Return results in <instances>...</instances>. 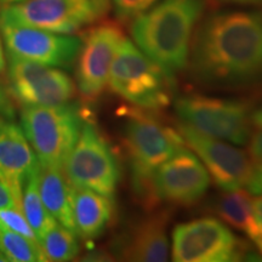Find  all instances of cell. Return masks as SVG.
<instances>
[{
    "label": "cell",
    "mask_w": 262,
    "mask_h": 262,
    "mask_svg": "<svg viewBox=\"0 0 262 262\" xmlns=\"http://www.w3.org/2000/svg\"><path fill=\"white\" fill-rule=\"evenodd\" d=\"M248 256L249 245L219 219H195L176 225L172 231V261L229 262Z\"/></svg>",
    "instance_id": "cell-9"
},
{
    "label": "cell",
    "mask_w": 262,
    "mask_h": 262,
    "mask_svg": "<svg viewBox=\"0 0 262 262\" xmlns=\"http://www.w3.org/2000/svg\"><path fill=\"white\" fill-rule=\"evenodd\" d=\"M124 38L119 25L106 22L91 28L81 39L75 77L85 101L96 100L106 89L111 66Z\"/></svg>",
    "instance_id": "cell-12"
},
{
    "label": "cell",
    "mask_w": 262,
    "mask_h": 262,
    "mask_svg": "<svg viewBox=\"0 0 262 262\" xmlns=\"http://www.w3.org/2000/svg\"><path fill=\"white\" fill-rule=\"evenodd\" d=\"M77 237L75 232L57 222L39 239V245L47 261H71L77 257L80 250Z\"/></svg>",
    "instance_id": "cell-21"
},
{
    "label": "cell",
    "mask_w": 262,
    "mask_h": 262,
    "mask_svg": "<svg viewBox=\"0 0 262 262\" xmlns=\"http://www.w3.org/2000/svg\"><path fill=\"white\" fill-rule=\"evenodd\" d=\"M5 103V94L4 91L2 90V88H0V110H2L3 106H4Z\"/></svg>",
    "instance_id": "cell-30"
},
{
    "label": "cell",
    "mask_w": 262,
    "mask_h": 262,
    "mask_svg": "<svg viewBox=\"0 0 262 262\" xmlns=\"http://www.w3.org/2000/svg\"><path fill=\"white\" fill-rule=\"evenodd\" d=\"M189 73L219 90L262 86V11H222L208 16L193 34Z\"/></svg>",
    "instance_id": "cell-1"
},
{
    "label": "cell",
    "mask_w": 262,
    "mask_h": 262,
    "mask_svg": "<svg viewBox=\"0 0 262 262\" xmlns=\"http://www.w3.org/2000/svg\"><path fill=\"white\" fill-rule=\"evenodd\" d=\"M22 2H26V0H6L4 6L12 5V4H17V3H22ZM4 6H3V8H4Z\"/></svg>",
    "instance_id": "cell-32"
},
{
    "label": "cell",
    "mask_w": 262,
    "mask_h": 262,
    "mask_svg": "<svg viewBox=\"0 0 262 262\" xmlns=\"http://www.w3.org/2000/svg\"><path fill=\"white\" fill-rule=\"evenodd\" d=\"M38 169L39 164L25 180L22 188L21 211L24 212L26 220L39 242V239L44 237V234L54 227L57 221L52 217L41 201L38 188Z\"/></svg>",
    "instance_id": "cell-19"
},
{
    "label": "cell",
    "mask_w": 262,
    "mask_h": 262,
    "mask_svg": "<svg viewBox=\"0 0 262 262\" xmlns=\"http://www.w3.org/2000/svg\"><path fill=\"white\" fill-rule=\"evenodd\" d=\"M249 155L255 162L262 163V129L251 134L249 139Z\"/></svg>",
    "instance_id": "cell-25"
},
{
    "label": "cell",
    "mask_w": 262,
    "mask_h": 262,
    "mask_svg": "<svg viewBox=\"0 0 262 262\" xmlns=\"http://www.w3.org/2000/svg\"><path fill=\"white\" fill-rule=\"evenodd\" d=\"M62 169L73 187L91 189L111 198L120 181L116 152L101 131L88 119Z\"/></svg>",
    "instance_id": "cell-8"
},
{
    "label": "cell",
    "mask_w": 262,
    "mask_h": 262,
    "mask_svg": "<svg viewBox=\"0 0 262 262\" xmlns=\"http://www.w3.org/2000/svg\"><path fill=\"white\" fill-rule=\"evenodd\" d=\"M178 130L219 188L233 191L247 187L256 163L250 155L233 143L199 133L185 123H180Z\"/></svg>",
    "instance_id": "cell-11"
},
{
    "label": "cell",
    "mask_w": 262,
    "mask_h": 262,
    "mask_svg": "<svg viewBox=\"0 0 262 262\" xmlns=\"http://www.w3.org/2000/svg\"><path fill=\"white\" fill-rule=\"evenodd\" d=\"M114 12L120 21H131L160 0H111Z\"/></svg>",
    "instance_id": "cell-23"
},
{
    "label": "cell",
    "mask_w": 262,
    "mask_h": 262,
    "mask_svg": "<svg viewBox=\"0 0 262 262\" xmlns=\"http://www.w3.org/2000/svg\"><path fill=\"white\" fill-rule=\"evenodd\" d=\"M120 253L126 261L164 262L168 260V215L165 212H157L140 221L124 238Z\"/></svg>",
    "instance_id": "cell-16"
},
{
    "label": "cell",
    "mask_w": 262,
    "mask_h": 262,
    "mask_svg": "<svg viewBox=\"0 0 262 262\" xmlns=\"http://www.w3.org/2000/svg\"><path fill=\"white\" fill-rule=\"evenodd\" d=\"M9 55L51 67H70L77 60L81 39L44 29L0 25Z\"/></svg>",
    "instance_id": "cell-14"
},
{
    "label": "cell",
    "mask_w": 262,
    "mask_h": 262,
    "mask_svg": "<svg viewBox=\"0 0 262 262\" xmlns=\"http://www.w3.org/2000/svg\"><path fill=\"white\" fill-rule=\"evenodd\" d=\"M0 249L12 262L47 261L39 242L0 226Z\"/></svg>",
    "instance_id": "cell-22"
},
{
    "label": "cell",
    "mask_w": 262,
    "mask_h": 262,
    "mask_svg": "<svg viewBox=\"0 0 262 262\" xmlns=\"http://www.w3.org/2000/svg\"><path fill=\"white\" fill-rule=\"evenodd\" d=\"M176 114L193 129L215 139L244 146L251 136V104L237 98L187 94L175 102Z\"/></svg>",
    "instance_id": "cell-6"
},
{
    "label": "cell",
    "mask_w": 262,
    "mask_h": 262,
    "mask_svg": "<svg viewBox=\"0 0 262 262\" xmlns=\"http://www.w3.org/2000/svg\"><path fill=\"white\" fill-rule=\"evenodd\" d=\"M114 206L111 196L86 188L73 187L72 214L77 235L96 239L106 231L113 219Z\"/></svg>",
    "instance_id": "cell-17"
},
{
    "label": "cell",
    "mask_w": 262,
    "mask_h": 262,
    "mask_svg": "<svg viewBox=\"0 0 262 262\" xmlns=\"http://www.w3.org/2000/svg\"><path fill=\"white\" fill-rule=\"evenodd\" d=\"M212 204V211L227 226L247 233L253 216V198L248 189L224 191Z\"/></svg>",
    "instance_id": "cell-20"
},
{
    "label": "cell",
    "mask_w": 262,
    "mask_h": 262,
    "mask_svg": "<svg viewBox=\"0 0 262 262\" xmlns=\"http://www.w3.org/2000/svg\"><path fill=\"white\" fill-rule=\"evenodd\" d=\"M205 5V0H160L131 19L134 42L171 75L185 70Z\"/></svg>",
    "instance_id": "cell-2"
},
{
    "label": "cell",
    "mask_w": 262,
    "mask_h": 262,
    "mask_svg": "<svg viewBox=\"0 0 262 262\" xmlns=\"http://www.w3.org/2000/svg\"><path fill=\"white\" fill-rule=\"evenodd\" d=\"M108 85L114 94L135 107L157 112L171 102L175 79L135 42L124 38L111 66Z\"/></svg>",
    "instance_id": "cell-4"
},
{
    "label": "cell",
    "mask_w": 262,
    "mask_h": 262,
    "mask_svg": "<svg viewBox=\"0 0 262 262\" xmlns=\"http://www.w3.org/2000/svg\"><path fill=\"white\" fill-rule=\"evenodd\" d=\"M251 122H253L254 126L262 129V106L253 111V113H251Z\"/></svg>",
    "instance_id": "cell-27"
},
{
    "label": "cell",
    "mask_w": 262,
    "mask_h": 262,
    "mask_svg": "<svg viewBox=\"0 0 262 262\" xmlns=\"http://www.w3.org/2000/svg\"><path fill=\"white\" fill-rule=\"evenodd\" d=\"M85 118L72 104L22 107L21 127L41 166L61 168L77 143Z\"/></svg>",
    "instance_id": "cell-5"
},
{
    "label": "cell",
    "mask_w": 262,
    "mask_h": 262,
    "mask_svg": "<svg viewBox=\"0 0 262 262\" xmlns=\"http://www.w3.org/2000/svg\"><path fill=\"white\" fill-rule=\"evenodd\" d=\"M9 261H10L9 257L6 256L4 251H3L2 249H0V262H9Z\"/></svg>",
    "instance_id": "cell-31"
},
{
    "label": "cell",
    "mask_w": 262,
    "mask_h": 262,
    "mask_svg": "<svg viewBox=\"0 0 262 262\" xmlns=\"http://www.w3.org/2000/svg\"><path fill=\"white\" fill-rule=\"evenodd\" d=\"M39 164L21 125L0 119V182L14 195L21 209L22 188L29 172Z\"/></svg>",
    "instance_id": "cell-15"
},
{
    "label": "cell",
    "mask_w": 262,
    "mask_h": 262,
    "mask_svg": "<svg viewBox=\"0 0 262 262\" xmlns=\"http://www.w3.org/2000/svg\"><path fill=\"white\" fill-rule=\"evenodd\" d=\"M123 145L134 195L146 210H155L159 204L153 191V175L164 162L186 147L185 140L178 129L159 119L156 111L126 107Z\"/></svg>",
    "instance_id": "cell-3"
},
{
    "label": "cell",
    "mask_w": 262,
    "mask_h": 262,
    "mask_svg": "<svg viewBox=\"0 0 262 262\" xmlns=\"http://www.w3.org/2000/svg\"><path fill=\"white\" fill-rule=\"evenodd\" d=\"M38 188L45 208L58 224L75 232L72 214L73 186L66 178L63 169L41 166L38 169Z\"/></svg>",
    "instance_id": "cell-18"
},
{
    "label": "cell",
    "mask_w": 262,
    "mask_h": 262,
    "mask_svg": "<svg viewBox=\"0 0 262 262\" xmlns=\"http://www.w3.org/2000/svg\"><path fill=\"white\" fill-rule=\"evenodd\" d=\"M210 176L193 150L183 147L164 162L153 175V191L160 203L192 206L208 191Z\"/></svg>",
    "instance_id": "cell-13"
},
{
    "label": "cell",
    "mask_w": 262,
    "mask_h": 262,
    "mask_svg": "<svg viewBox=\"0 0 262 262\" xmlns=\"http://www.w3.org/2000/svg\"><path fill=\"white\" fill-rule=\"evenodd\" d=\"M224 2L237 3V4H260L262 0H224Z\"/></svg>",
    "instance_id": "cell-28"
},
{
    "label": "cell",
    "mask_w": 262,
    "mask_h": 262,
    "mask_svg": "<svg viewBox=\"0 0 262 262\" xmlns=\"http://www.w3.org/2000/svg\"><path fill=\"white\" fill-rule=\"evenodd\" d=\"M245 234L262 255V194L253 198V216Z\"/></svg>",
    "instance_id": "cell-24"
},
{
    "label": "cell",
    "mask_w": 262,
    "mask_h": 262,
    "mask_svg": "<svg viewBox=\"0 0 262 262\" xmlns=\"http://www.w3.org/2000/svg\"><path fill=\"white\" fill-rule=\"evenodd\" d=\"M247 188L251 194H262V163H255L253 175Z\"/></svg>",
    "instance_id": "cell-26"
},
{
    "label": "cell",
    "mask_w": 262,
    "mask_h": 262,
    "mask_svg": "<svg viewBox=\"0 0 262 262\" xmlns=\"http://www.w3.org/2000/svg\"><path fill=\"white\" fill-rule=\"evenodd\" d=\"M111 0H26L0 9V25L73 34L107 14Z\"/></svg>",
    "instance_id": "cell-7"
},
{
    "label": "cell",
    "mask_w": 262,
    "mask_h": 262,
    "mask_svg": "<svg viewBox=\"0 0 262 262\" xmlns=\"http://www.w3.org/2000/svg\"><path fill=\"white\" fill-rule=\"evenodd\" d=\"M4 68H5V56H4V51H3L2 39H0V72L4 71Z\"/></svg>",
    "instance_id": "cell-29"
},
{
    "label": "cell",
    "mask_w": 262,
    "mask_h": 262,
    "mask_svg": "<svg viewBox=\"0 0 262 262\" xmlns=\"http://www.w3.org/2000/svg\"><path fill=\"white\" fill-rule=\"evenodd\" d=\"M9 91L22 107L60 106L75 95V84L66 72L9 55Z\"/></svg>",
    "instance_id": "cell-10"
}]
</instances>
